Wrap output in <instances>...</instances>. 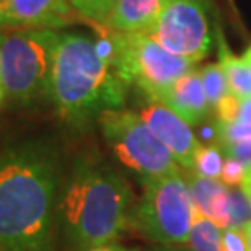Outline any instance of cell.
<instances>
[{
  "label": "cell",
  "mask_w": 251,
  "mask_h": 251,
  "mask_svg": "<svg viewBox=\"0 0 251 251\" xmlns=\"http://www.w3.org/2000/svg\"><path fill=\"white\" fill-rule=\"evenodd\" d=\"M219 147L224 150L225 155L240 160L245 167V172L251 170V139H242L237 140V142L219 145Z\"/></svg>",
  "instance_id": "obj_21"
},
{
  "label": "cell",
  "mask_w": 251,
  "mask_h": 251,
  "mask_svg": "<svg viewBox=\"0 0 251 251\" xmlns=\"http://www.w3.org/2000/svg\"><path fill=\"white\" fill-rule=\"evenodd\" d=\"M222 167H224V150L217 144L201 145L194 157L193 172L207 178L220 179Z\"/></svg>",
  "instance_id": "obj_17"
},
{
  "label": "cell",
  "mask_w": 251,
  "mask_h": 251,
  "mask_svg": "<svg viewBox=\"0 0 251 251\" xmlns=\"http://www.w3.org/2000/svg\"><path fill=\"white\" fill-rule=\"evenodd\" d=\"M100 130L118 162L132 172L140 181L179 173L172 152L157 139L139 113L111 109L98 118Z\"/></svg>",
  "instance_id": "obj_7"
},
{
  "label": "cell",
  "mask_w": 251,
  "mask_h": 251,
  "mask_svg": "<svg viewBox=\"0 0 251 251\" xmlns=\"http://www.w3.org/2000/svg\"><path fill=\"white\" fill-rule=\"evenodd\" d=\"M199 74H201V78H202L204 92L207 95L209 104H210V108H212V111H215L219 103L230 93L224 69L219 62H214V64H207V65H204V67H201Z\"/></svg>",
  "instance_id": "obj_16"
},
{
  "label": "cell",
  "mask_w": 251,
  "mask_h": 251,
  "mask_svg": "<svg viewBox=\"0 0 251 251\" xmlns=\"http://www.w3.org/2000/svg\"><path fill=\"white\" fill-rule=\"evenodd\" d=\"M0 2H3V0H0Z\"/></svg>",
  "instance_id": "obj_32"
},
{
  "label": "cell",
  "mask_w": 251,
  "mask_h": 251,
  "mask_svg": "<svg viewBox=\"0 0 251 251\" xmlns=\"http://www.w3.org/2000/svg\"><path fill=\"white\" fill-rule=\"evenodd\" d=\"M245 238H247V251H251V220L243 227Z\"/></svg>",
  "instance_id": "obj_27"
},
{
  "label": "cell",
  "mask_w": 251,
  "mask_h": 251,
  "mask_svg": "<svg viewBox=\"0 0 251 251\" xmlns=\"http://www.w3.org/2000/svg\"><path fill=\"white\" fill-rule=\"evenodd\" d=\"M184 2H193V3H198L201 5V7H204V8H210V0H184Z\"/></svg>",
  "instance_id": "obj_29"
},
{
  "label": "cell",
  "mask_w": 251,
  "mask_h": 251,
  "mask_svg": "<svg viewBox=\"0 0 251 251\" xmlns=\"http://www.w3.org/2000/svg\"><path fill=\"white\" fill-rule=\"evenodd\" d=\"M245 176V167L240 160L225 155L222 175H220V181H222L227 188H237L242 184Z\"/></svg>",
  "instance_id": "obj_20"
},
{
  "label": "cell",
  "mask_w": 251,
  "mask_h": 251,
  "mask_svg": "<svg viewBox=\"0 0 251 251\" xmlns=\"http://www.w3.org/2000/svg\"><path fill=\"white\" fill-rule=\"evenodd\" d=\"M111 38L113 65L118 75L129 88L135 87L149 101H162L175 82L196 65L168 52L147 31L118 33L111 29Z\"/></svg>",
  "instance_id": "obj_6"
},
{
  "label": "cell",
  "mask_w": 251,
  "mask_h": 251,
  "mask_svg": "<svg viewBox=\"0 0 251 251\" xmlns=\"http://www.w3.org/2000/svg\"><path fill=\"white\" fill-rule=\"evenodd\" d=\"M5 101V93H3V88H2V83H0V106L3 104Z\"/></svg>",
  "instance_id": "obj_30"
},
{
  "label": "cell",
  "mask_w": 251,
  "mask_h": 251,
  "mask_svg": "<svg viewBox=\"0 0 251 251\" xmlns=\"http://www.w3.org/2000/svg\"><path fill=\"white\" fill-rule=\"evenodd\" d=\"M147 33L168 52L193 64L209 56L215 39L210 33L207 8L184 0H170Z\"/></svg>",
  "instance_id": "obj_8"
},
{
  "label": "cell",
  "mask_w": 251,
  "mask_h": 251,
  "mask_svg": "<svg viewBox=\"0 0 251 251\" xmlns=\"http://www.w3.org/2000/svg\"><path fill=\"white\" fill-rule=\"evenodd\" d=\"M87 23L70 0H3L0 31L5 29H62Z\"/></svg>",
  "instance_id": "obj_9"
},
{
  "label": "cell",
  "mask_w": 251,
  "mask_h": 251,
  "mask_svg": "<svg viewBox=\"0 0 251 251\" xmlns=\"http://www.w3.org/2000/svg\"><path fill=\"white\" fill-rule=\"evenodd\" d=\"M215 41H217L219 64L222 65L224 74L227 77L230 93L237 97L240 101L251 98V72L248 65L245 64L242 57L235 56L225 41L220 28H217V31H215Z\"/></svg>",
  "instance_id": "obj_14"
},
{
  "label": "cell",
  "mask_w": 251,
  "mask_h": 251,
  "mask_svg": "<svg viewBox=\"0 0 251 251\" xmlns=\"http://www.w3.org/2000/svg\"><path fill=\"white\" fill-rule=\"evenodd\" d=\"M220 251H247V238L243 228H225L222 232Z\"/></svg>",
  "instance_id": "obj_22"
},
{
  "label": "cell",
  "mask_w": 251,
  "mask_h": 251,
  "mask_svg": "<svg viewBox=\"0 0 251 251\" xmlns=\"http://www.w3.org/2000/svg\"><path fill=\"white\" fill-rule=\"evenodd\" d=\"M170 0H114L106 26L118 33H142L153 26Z\"/></svg>",
  "instance_id": "obj_13"
},
{
  "label": "cell",
  "mask_w": 251,
  "mask_h": 251,
  "mask_svg": "<svg viewBox=\"0 0 251 251\" xmlns=\"http://www.w3.org/2000/svg\"><path fill=\"white\" fill-rule=\"evenodd\" d=\"M59 31L5 29L0 31V83L5 100L33 106L49 98V82Z\"/></svg>",
  "instance_id": "obj_4"
},
{
  "label": "cell",
  "mask_w": 251,
  "mask_h": 251,
  "mask_svg": "<svg viewBox=\"0 0 251 251\" xmlns=\"http://www.w3.org/2000/svg\"><path fill=\"white\" fill-rule=\"evenodd\" d=\"M162 103L172 108L178 116H181L191 127L199 126L210 118V108L207 95L204 92L202 78L199 70L193 69L168 90Z\"/></svg>",
  "instance_id": "obj_11"
},
{
  "label": "cell",
  "mask_w": 251,
  "mask_h": 251,
  "mask_svg": "<svg viewBox=\"0 0 251 251\" xmlns=\"http://www.w3.org/2000/svg\"><path fill=\"white\" fill-rule=\"evenodd\" d=\"M134 193L97 153L77 155L59 198V227L78 250L113 243L130 225Z\"/></svg>",
  "instance_id": "obj_2"
},
{
  "label": "cell",
  "mask_w": 251,
  "mask_h": 251,
  "mask_svg": "<svg viewBox=\"0 0 251 251\" xmlns=\"http://www.w3.org/2000/svg\"><path fill=\"white\" fill-rule=\"evenodd\" d=\"M85 251H126V248L119 247V245H114V243H108V245H101V247H93V248H88Z\"/></svg>",
  "instance_id": "obj_25"
},
{
  "label": "cell",
  "mask_w": 251,
  "mask_h": 251,
  "mask_svg": "<svg viewBox=\"0 0 251 251\" xmlns=\"http://www.w3.org/2000/svg\"><path fill=\"white\" fill-rule=\"evenodd\" d=\"M113 2L114 0H70V3L80 13V17L85 18L87 25L106 23L108 15L111 12Z\"/></svg>",
  "instance_id": "obj_18"
},
{
  "label": "cell",
  "mask_w": 251,
  "mask_h": 251,
  "mask_svg": "<svg viewBox=\"0 0 251 251\" xmlns=\"http://www.w3.org/2000/svg\"><path fill=\"white\" fill-rule=\"evenodd\" d=\"M64 178L62 152L48 135L0 149V251H54Z\"/></svg>",
  "instance_id": "obj_1"
},
{
  "label": "cell",
  "mask_w": 251,
  "mask_h": 251,
  "mask_svg": "<svg viewBox=\"0 0 251 251\" xmlns=\"http://www.w3.org/2000/svg\"><path fill=\"white\" fill-rule=\"evenodd\" d=\"M222 242V228H219L212 220L204 217L194 210L193 225L188 238V247L191 251H220Z\"/></svg>",
  "instance_id": "obj_15"
},
{
  "label": "cell",
  "mask_w": 251,
  "mask_h": 251,
  "mask_svg": "<svg viewBox=\"0 0 251 251\" xmlns=\"http://www.w3.org/2000/svg\"><path fill=\"white\" fill-rule=\"evenodd\" d=\"M126 251H139V250H134V248H126Z\"/></svg>",
  "instance_id": "obj_31"
},
{
  "label": "cell",
  "mask_w": 251,
  "mask_h": 251,
  "mask_svg": "<svg viewBox=\"0 0 251 251\" xmlns=\"http://www.w3.org/2000/svg\"><path fill=\"white\" fill-rule=\"evenodd\" d=\"M228 202H230V227L243 228L251 220V204L243 193L242 188L228 189Z\"/></svg>",
  "instance_id": "obj_19"
},
{
  "label": "cell",
  "mask_w": 251,
  "mask_h": 251,
  "mask_svg": "<svg viewBox=\"0 0 251 251\" xmlns=\"http://www.w3.org/2000/svg\"><path fill=\"white\" fill-rule=\"evenodd\" d=\"M243 61H245V64L248 65V69H250V72H251V46L250 48H247V51H245V54H243Z\"/></svg>",
  "instance_id": "obj_28"
},
{
  "label": "cell",
  "mask_w": 251,
  "mask_h": 251,
  "mask_svg": "<svg viewBox=\"0 0 251 251\" xmlns=\"http://www.w3.org/2000/svg\"><path fill=\"white\" fill-rule=\"evenodd\" d=\"M186 181L193 196L194 209L217 225L219 228L230 227V202L228 188L220 179L207 178L186 170Z\"/></svg>",
  "instance_id": "obj_12"
},
{
  "label": "cell",
  "mask_w": 251,
  "mask_h": 251,
  "mask_svg": "<svg viewBox=\"0 0 251 251\" xmlns=\"http://www.w3.org/2000/svg\"><path fill=\"white\" fill-rule=\"evenodd\" d=\"M235 123L251 124V98L245 100V101L240 103L238 114H237V119H235Z\"/></svg>",
  "instance_id": "obj_23"
},
{
  "label": "cell",
  "mask_w": 251,
  "mask_h": 251,
  "mask_svg": "<svg viewBox=\"0 0 251 251\" xmlns=\"http://www.w3.org/2000/svg\"><path fill=\"white\" fill-rule=\"evenodd\" d=\"M149 251H191V250L178 248V247H175V245H157V247H153Z\"/></svg>",
  "instance_id": "obj_26"
},
{
  "label": "cell",
  "mask_w": 251,
  "mask_h": 251,
  "mask_svg": "<svg viewBox=\"0 0 251 251\" xmlns=\"http://www.w3.org/2000/svg\"><path fill=\"white\" fill-rule=\"evenodd\" d=\"M127 90L114 65L98 52L93 36L59 33L49 100L61 121L75 129L90 127L104 111L123 109Z\"/></svg>",
  "instance_id": "obj_3"
},
{
  "label": "cell",
  "mask_w": 251,
  "mask_h": 251,
  "mask_svg": "<svg viewBox=\"0 0 251 251\" xmlns=\"http://www.w3.org/2000/svg\"><path fill=\"white\" fill-rule=\"evenodd\" d=\"M139 114L157 139L172 152L176 163L186 170H193L194 157L202 145L193 127L162 101H149L140 108Z\"/></svg>",
  "instance_id": "obj_10"
},
{
  "label": "cell",
  "mask_w": 251,
  "mask_h": 251,
  "mask_svg": "<svg viewBox=\"0 0 251 251\" xmlns=\"http://www.w3.org/2000/svg\"><path fill=\"white\" fill-rule=\"evenodd\" d=\"M188 181L179 173L144 181V193L134 204L130 225L157 245L188 243L194 217Z\"/></svg>",
  "instance_id": "obj_5"
},
{
  "label": "cell",
  "mask_w": 251,
  "mask_h": 251,
  "mask_svg": "<svg viewBox=\"0 0 251 251\" xmlns=\"http://www.w3.org/2000/svg\"><path fill=\"white\" fill-rule=\"evenodd\" d=\"M240 188H242L243 193L247 194V198L251 204V170H247V172H245L243 181H242V184H240Z\"/></svg>",
  "instance_id": "obj_24"
}]
</instances>
